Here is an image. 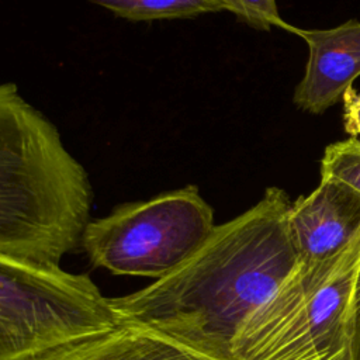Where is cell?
Returning a JSON list of instances; mask_svg holds the SVG:
<instances>
[{
  "label": "cell",
  "mask_w": 360,
  "mask_h": 360,
  "mask_svg": "<svg viewBox=\"0 0 360 360\" xmlns=\"http://www.w3.org/2000/svg\"><path fill=\"white\" fill-rule=\"evenodd\" d=\"M225 11L232 13L238 21L257 31H270L271 27L291 31L278 13L276 0H222Z\"/></svg>",
  "instance_id": "11"
},
{
  "label": "cell",
  "mask_w": 360,
  "mask_h": 360,
  "mask_svg": "<svg viewBox=\"0 0 360 360\" xmlns=\"http://www.w3.org/2000/svg\"><path fill=\"white\" fill-rule=\"evenodd\" d=\"M42 360H211L156 332L131 325L48 353Z\"/></svg>",
  "instance_id": "8"
},
{
  "label": "cell",
  "mask_w": 360,
  "mask_h": 360,
  "mask_svg": "<svg viewBox=\"0 0 360 360\" xmlns=\"http://www.w3.org/2000/svg\"><path fill=\"white\" fill-rule=\"evenodd\" d=\"M350 330V356L352 360H360V263L357 266L350 295L349 309Z\"/></svg>",
  "instance_id": "12"
},
{
  "label": "cell",
  "mask_w": 360,
  "mask_h": 360,
  "mask_svg": "<svg viewBox=\"0 0 360 360\" xmlns=\"http://www.w3.org/2000/svg\"><path fill=\"white\" fill-rule=\"evenodd\" d=\"M291 202L283 188L266 187L256 204L215 225L173 271L110 298L120 323L156 332L211 360H233L236 333L298 263L288 231Z\"/></svg>",
  "instance_id": "1"
},
{
  "label": "cell",
  "mask_w": 360,
  "mask_h": 360,
  "mask_svg": "<svg viewBox=\"0 0 360 360\" xmlns=\"http://www.w3.org/2000/svg\"><path fill=\"white\" fill-rule=\"evenodd\" d=\"M93 186L59 129L13 82L0 86V256L59 266L91 222Z\"/></svg>",
  "instance_id": "2"
},
{
  "label": "cell",
  "mask_w": 360,
  "mask_h": 360,
  "mask_svg": "<svg viewBox=\"0 0 360 360\" xmlns=\"http://www.w3.org/2000/svg\"><path fill=\"white\" fill-rule=\"evenodd\" d=\"M128 21L187 20L224 11L222 0H89Z\"/></svg>",
  "instance_id": "9"
},
{
  "label": "cell",
  "mask_w": 360,
  "mask_h": 360,
  "mask_svg": "<svg viewBox=\"0 0 360 360\" xmlns=\"http://www.w3.org/2000/svg\"><path fill=\"white\" fill-rule=\"evenodd\" d=\"M308 45V60L302 79L295 86L297 108L322 114L339 103L360 76V21L349 20L326 30L292 27Z\"/></svg>",
  "instance_id": "7"
},
{
  "label": "cell",
  "mask_w": 360,
  "mask_h": 360,
  "mask_svg": "<svg viewBox=\"0 0 360 360\" xmlns=\"http://www.w3.org/2000/svg\"><path fill=\"white\" fill-rule=\"evenodd\" d=\"M214 226L212 207L187 184L91 219L82 246L96 267L158 280L186 262Z\"/></svg>",
  "instance_id": "5"
},
{
  "label": "cell",
  "mask_w": 360,
  "mask_h": 360,
  "mask_svg": "<svg viewBox=\"0 0 360 360\" xmlns=\"http://www.w3.org/2000/svg\"><path fill=\"white\" fill-rule=\"evenodd\" d=\"M343 124L345 131L356 139H360V93L352 86L343 98Z\"/></svg>",
  "instance_id": "13"
},
{
  "label": "cell",
  "mask_w": 360,
  "mask_h": 360,
  "mask_svg": "<svg viewBox=\"0 0 360 360\" xmlns=\"http://www.w3.org/2000/svg\"><path fill=\"white\" fill-rule=\"evenodd\" d=\"M360 263V232L339 253L298 260L242 325L233 360H352L349 309Z\"/></svg>",
  "instance_id": "3"
},
{
  "label": "cell",
  "mask_w": 360,
  "mask_h": 360,
  "mask_svg": "<svg viewBox=\"0 0 360 360\" xmlns=\"http://www.w3.org/2000/svg\"><path fill=\"white\" fill-rule=\"evenodd\" d=\"M321 179L338 180L360 193V139L328 145L321 159Z\"/></svg>",
  "instance_id": "10"
},
{
  "label": "cell",
  "mask_w": 360,
  "mask_h": 360,
  "mask_svg": "<svg viewBox=\"0 0 360 360\" xmlns=\"http://www.w3.org/2000/svg\"><path fill=\"white\" fill-rule=\"evenodd\" d=\"M11 360H42V357H17Z\"/></svg>",
  "instance_id": "14"
},
{
  "label": "cell",
  "mask_w": 360,
  "mask_h": 360,
  "mask_svg": "<svg viewBox=\"0 0 360 360\" xmlns=\"http://www.w3.org/2000/svg\"><path fill=\"white\" fill-rule=\"evenodd\" d=\"M121 326L87 274L0 256V360L42 357Z\"/></svg>",
  "instance_id": "4"
},
{
  "label": "cell",
  "mask_w": 360,
  "mask_h": 360,
  "mask_svg": "<svg viewBox=\"0 0 360 360\" xmlns=\"http://www.w3.org/2000/svg\"><path fill=\"white\" fill-rule=\"evenodd\" d=\"M288 231L301 262L339 253L360 232V193L338 180L321 179L314 191L291 202Z\"/></svg>",
  "instance_id": "6"
}]
</instances>
